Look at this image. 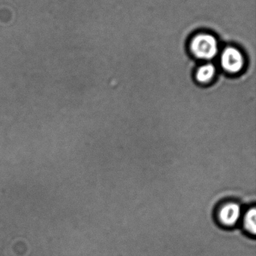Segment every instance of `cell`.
<instances>
[{
    "instance_id": "cell-5",
    "label": "cell",
    "mask_w": 256,
    "mask_h": 256,
    "mask_svg": "<svg viewBox=\"0 0 256 256\" xmlns=\"http://www.w3.org/2000/svg\"><path fill=\"white\" fill-rule=\"evenodd\" d=\"M243 226L249 234L255 236L256 233V210L255 208L249 209L243 216Z\"/></svg>"
},
{
    "instance_id": "cell-1",
    "label": "cell",
    "mask_w": 256,
    "mask_h": 256,
    "mask_svg": "<svg viewBox=\"0 0 256 256\" xmlns=\"http://www.w3.org/2000/svg\"><path fill=\"white\" fill-rule=\"evenodd\" d=\"M190 49L197 58L211 60L218 52L217 40L212 34L201 33L191 40Z\"/></svg>"
},
{
    "instance_id": "cell-4",
    "label": "cell",
    "mask_w": 256,
    "mask_h": 256,
    "mask_svg": "<svg viewBox=\"0 0 256 256\" xmlns=\"http://www.w3.org/2000/svg\"><path fill=\"white\" fill-rule=\"evenodd\" d=\"M216 73V68L213 64H207L199 68L196 74V78L199 82H207L211 80Z\"/></svg>"
},
{
    "instance_id": "cell-2",
    "label": "cell",
    "mask_w": 256,
    "mask_h": 256,
    "mask_svg": "<svg viewBox=\"0 0 256 256\" xmlns=\"http://www.w3.org/2000/svg\"><path fill=\"white\" fill-rule=\"evenodd\" d=\"M221 64L229 73H237L243 68L244 60L240 50L234 48H227L222 52Z\"/></svg>"
},
{
    "instance_id": "cell-3",
    "label": "cell",
    "mask_w": 256,
    "mask_h": 256,
    "mask_svg": "<svg viewBox=\"0 0 256 256\" xmlns=\"http://www.w3.org/2000/svg\"><path fill=\"white\" fill-rule=\"evenodd\" d=\"M240 216L241 208L237 203H228L219 210V220L226 226H234L240 220Z\"/></svg>"
}]
</instances>
